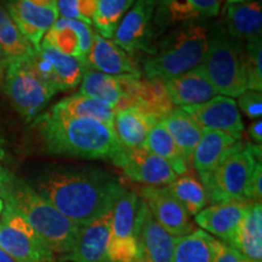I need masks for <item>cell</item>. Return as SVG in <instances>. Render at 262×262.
<instances>
[{
  "label": "cell",
  "instance_id": "484cf974",
  "mask_svg": "<svg viewBox=\"0 0 262 262\" xmlns=\"http://www.w3.org/2000/svg\"><path fill=\"white\" fill-rule=\"evenodd\" d=\"M38 51L51 66L57 91L72 90L80 84L84 73L88 71L85 62L62 54L45 40L41 41Z\"/></svg>",
  "mask_w": 262,
  "mask_h": 262
},
{
  "label": "cell",
  "instance_id": "277c9868",
  "mask_svg": "<svg viewBox=\"0 0 262 262\" xmlns=\"http://www.w3.org/2000/svg\"><path fill=\"white\" fill-rule=\"evenodd\" d=\"M209 45V29L189 24L170 33L143 62L149 79L166 80L193 70L204 60Z\"/></svg>",
  "mask_w": 262,
  "mask_h": 262
},
{
  "label": "cell",
  "instance_id": "8d00e7d4",
  "mask_svg": "<svg viewBox=\"0 0 262 262\" xmlns=\"http://www.w3.org/2000/svg\"><path fill=\"white\" fill-rule=\"evenodd\" d=\"M238 106L250 119H261L262 94L261 91L247 90L238 96Z\"/></svg>",
  "mask_w": 262,
  "mask_h": 262
},
{
  "label": "cell",
  "instance_id": "74e56055",
  "mask_svg": "<svg viewBox=\"0 0 262 262\" xmlns=\"http://www.w3.org/2000/svg\"><path fill=\"white\" fill-rule=\"evenodd\" d=\"M262 196V165L261 162L256 164L253 175L249 180L245 189V202H261Z\"/></svg>",
  "mask_w": 262,
  "mask_h": 262
},
{
  "label": "cell",
  "instance_id": "bcb514c9",
  "mask_svg": "<svg viewBox=\"0 0 262 262\" xmlns=\"http://www.w3.org/2000/svg\"><path fill=\"white\" fill-rule=\"evenodd\" d=\"M0 262H16L10 255L5 253L3 249H0Z\"/></svg>",
  "mask_w": 262,
  "mask_h": 262
},
{
  "label": "cell",
  "instance_id": "d590c367",
  "mask_svg": "<svg viewBox=\"0 0 262 262\" xmlns=\"http://www.w3.org/2000/svg\"><path fill=\"white\" fill-rule=\"evenodd\" d=\"M262 38L245 42L242 60L247 78L248 90H262Z\"/></svg>",
  "mask_w": 262,
  "mask_h": 262
},
{
  "label": "cell",
  "instance_id": "4dcf8cb0",
  "mask_svg": "<svg viewBox=\"0 0 262 262\" xmlns=\"http://www.w3.org/2000/svg\"><path fill=\"white\" fill-rule=\"evenodd\" d=\"M217 239L203 229L175 238L171 262H212Z\"/></svg>",
  "mask_w": 262,
  "mask_h": 262
},
{
  "label": "cell",
  "instance_id": "5bb4252c",
  "mask_svg": "<svg viewBox=\"0 0 262 262\" xmlns=\"http://www.w3.org/2000/svg\"><path fill=\"white\" fill-rule=\"evenodd\" d=\"M113 210L78 229L73 244L60 262H106Z\"/></svg>",
  "mask_w": 262,
  "mask_h": 262
},
{
  "label": "cell",
  "instance_id": "f1b7e54d",
  "mask_svg": "<svg viewBox=\"0 0 262 262\" xmlns=\"http://www.w3.org/2000/svg\"><path fill=\"white\" fill-rule=\"evenodd\" d=\"M55 112L71 118H90L113 127L116 110L110 104L98 101L96 98L75 94L66 97L51 107Z\"/></svg>",
  "mask_w": 262,
  "mask_h": 262
},
{
  "label": "cell",
  "instance_id": "f546056e",
  "mask_svg": "<svg viewBox=\"0 0 262 262\" xmlns=\"http://www.w3.org/2000/svg\"><path fill=\"white\" fill-rule=\"evenodd\" d=\"M79 94L102 101L117 111L123 98L120 75H110L88 70L80 81Z\"/></svg>",
  "mask_w": 262,
  "mask_h": 262
},
{
  "label": "cell",
  "instance_id": "4316f807",
  "mask_svg": "<svg viewBox=\"0 0 262 262\" xmlns=\"http://www.w3.org/2000/svg\"><path fill=\"white\" fill-rule=\"evenodd\" d=\"M162 123L181 150L186 163L191 166L192 156L203 135L202 127L182 108H173L168 116L163 118Z\"/></svg>",
  "mask_w": 262,
  "mask_h": 262
},
{
  "label": "cell",
  "instance_id": "1f68e13d",
  "mask_svg": "<svg viewBox=\"0 0 262 262\" xmlns=\"http://www.w3.org/2000/svg\"><path fill=\"white\" fill-rule=\"evenodd\" d=\"M143 148L169 163L178 176L188 172V164L186 163L181 150L176 146L175 141L170 136L162 120L157 122L155 126L150 129Z\"/></svg>",
  "mask_w": 262,
  "mask_h": 262
},
{
  "label": "cell",
  "instance_id": "ac0fdd59",
  "mask_svg": "<svg viewBox=\"0 0 262 262\" xmlns=\"http://www.w3.org/2000/svg\"><path fill=\"white\" fill-rule=\"evenodd\" d=\"M94 32L89 24L79 19L58 18L44 35L45 40L62 54L85 62L93 44Z\"/></svg>",
  "mask_w": 262,
  "mask_h": 262
},
{
  "label": "cell",
  "instance_id": "d4e9b609",
  "mask_svg": "<svg viewBox=\"0 0 262 262\" xmlns=\"http://www.w3.org/2000/svg\"><path fill=\"white\" fill-rule=\"evenodd\" d=\"M232 248L237 249L249 262H262V205L250 202Z\"/></svg>",
  "mask_w": 262,
  "mask_h": 262
},
{
  "label": "cell",
  "instance_id": "ffe728a7",
  "mask_svg": "<svg viewBox=\"0 0 262 262\" xmlns=\"http://www.w3.org/2000/svg\"><path fill=\"white\" fill-rule=\"evenodd\" d=\"M172 104L181 107L204 103L216 96V90L201 64L193 70L164 80Z\"/></svg>",
  "mask_w": 262,
  "mask_h": 262
},
{
  "label": "cell",
  "instance_id": "3957f363",
  "mask_svg": "<svg viewBox=\"0 0 262 262\" xmlns=\"http://www.w3.org/2000/svg\"><path fill=\"white\" fill-rule=\"evenodd\" d=\"M0 199L37 232L52 253L61 257L70 250L79 227L42 198L29 183L15 176Z\"/></svg>",
  "mask_w": 262,
  "mask_h": 262
},
{
  "label": "cell",
  "instance_id": "f35d334b",
  "mask_svg": "<svg viewBox=\"0 0 262 262\" xmlns=\"http://www.w3.org/2000/svg\"><path fill=\"white\" fill-rule=\"evenodd\" d=\"M212 262H249L237 249L217 241L215 245V253Z\"/></svg>",
  "mask_w": 262,
  "mask_h": 262
},
{
  "label": "cell",
  "instance_id": "44dd1931",
  "mask_svg": "<svg viewBox=\"0 0 262 262\" xmlns=\"http://www.w3.org/2000/svg\"><path fill=\"white\" fill-rule=\"evenodd\" d=\"M239 141L227 134L215 130H203L202 139L192 156V165L199 175L210 173L237 148Z\"/></svg>",
  "mask_w": 262,
  "mask_h": 262
},
{
  "label": "cell",
  "instance_id": "7a4b0ae2",
  "mask_svg": "<svg viewBox=\"0 0 262 262\" xmlns=\"http://www.w3.org/2000/svg\"><path fill=\"white\" fill-rule=\"evenodd\" d=\"M51 155L81 159H112L122 148L113 127L90 118H71L49 110L34 119Z\"/></svg>",
  "mask_w": 262,
  "mask_h": 262
},
{
  "label": "cell",
  "instance_id": "7dc6e473",
  "mask_svg": "<svg viewBox=\"0 0 262 262\" xmlns=\"http://www.w3.org/2000/svg\"><path fill=\"white\" fill-rule=\"evenodd\" d=\"M249 2H256V0H226V5L242 4V3H249Z\"/></svg>",
  "mask_w": 262,
  "mask_h": 262
},
{
  "label": "cell",
  "instance_id": "9a60e30c",
  "mask_svg": "<svg viewBox=\"0 0 262 262\" xmlns=\"http://www.w3.org/2000/svg\"><path fill=\"white\" fill-rule=\"evenodd\" d=\"M136 239L143 262H171L175 237L157 222L142 198L137 210Z\"/></svg>",
  "mask_w": 262,
  "mask_h": 262
},
{
  "label": "cell",
  "instance_id": "7bdbcfd3",
  "mask_svg": "<svg viewBox=\"0 0 262 262\" xmlns=\"http://www.w3.org/2000/svg\"><path fill=\"white\" fill-rule=\"evenodd\" d=\"M249 135L255 142V145H260L262 143V122L261 119L254 120L249 126Z\"/></svg>",
  "mask_w": 262,
  "mask_h": 262
},
{
  "label": "cell",
  "instance_id": "30bf717a",
  "mask_svg": "<svg viewBox=\"0 0 262 262\" xmlns=\"http://www.w3.org/2000/svg\"><path fill=\"white\" fill-rule=\"evenodd\" d=\"M111 160L131 181L145 183L147 186L164 187L178 178L169 163L143 147H122Z\"/></svg>",
  "mask_w": 262,
  "mask_h": 262
},
{
  "label": "cell",
  "instance_id": "7402d4cb",
  "mask_svg": "<svg viewBox=\"0 0 262 262\" xmlns=\"http://www.w3.org/2000/svg\"><path fill=\"white\" fill-rule=\"evenodd\" d=\"M155 117L143 112L139 107L131 106L116 111L113 120V131L124 148L143 147L150 129L155 126Z\"/></svg>",
  "mask_w": 262,
  "mask_h": 262
},
{
  "label": "cell",
  "instance_id": "cb8c5ba5",
  "mask_svg": "<svg viewBox=\"0 0 262 262\" xmlns=\"http://www.w3.org/2000/svg\"><path fill=\"white\" fill-rule=\"evenodd\" d=\"M156 16H163L166 25L185 24L193 19L219 15L221 0H155Z\"/></svg>",
  "mask_w": 262,
  "mask_h": 262
},
{
  "label": "cell",
  "instance_id": "e0dca14e",
  "mask_svg": "<svg viewBox=\"0 0 262 262\" xmlns=\"http://www.w3.org/2000/svg\"><path fill=\"white\" fill-rule=\"evenodd\" d=\"M8 12L34 50H38L44 35L60 16L57 6H37L27 0L10 2Z\"/></svg>",
  "mask_w": 262,
  "mask_h": 262
},
{
  "label": "cell",
  "instance_id": "6da1fadb",
  "mask_svg": "<svg viewBox=\"0 0 262 262\" xmlns=\"http://www.w3.org/2000/svg\"><path fill=\"white\" fill-rule=\"evenodd\" d=\"M31 186L78 227L113 210L125 191L112 173L78 166H50L39 172Z\"/></svg>",
  "mask_w": 262,
  "mask_h": 262
},
{
  "label": "cell",
  "instance_id": "836d02e7",
  "mask_svg": "<svg viewBox=\"0 0 262 262\" xmlns=\"http://www.w3.org/2000/svg\"><path fill=\"white\" fill-rule=\"evenodd\" d=\"M135 0H97L93 24L101 37L113 38L122 18L129 11Z\"/></svg>",
  "mask_w": 262,
  "mask_h": 262
},
{
  "label": "cell",
  "instance_id": "f6af8a7d",
  "mask_svg": "<svg viewBox=\"0 0 262 262\" xmlns=\"http://www.w3.org/2000/svg\"><path fill=\"white\" fill-rule=\"evenodd\" d=\"M37 6H57V0H27Z\"/></svg>",
  "mask_w": 262,
  "mask_h": 262
},
{
  "label": "cell",
  "instance_id": "ee69618b",
  "mask_svg": "<svg viewBox=\"0 0 262 262\" xmlns=\"http://www.w3.org/2000/svg\"><path fill=\"white\" fill-rule=\"evenodd\" d=\"M8 64H9V60L6 58V56L4 55V52H3L2 49H0V88L4 85L6 68H8Z\"/></svg>",
  "mask_w": 262,
  "mask_h": 262
},
{
  "label": "cell",
  "instance_id": "ab89813d",
  "mask_svg": "<svg viewBox=\"0 0 262 262\" xmlns=\"http://www.w3.org/2000/svg\"><path fill=\"white\" fill-rule=\"evenodd\" d=\"M6 152L4 147V139L0 134V196L6 191L10 183L15 179V173L6 166Z\"/></svg>",
  "mask_w": 262,
  "mask_h": 262
},
{
  "label": "cell",
  "instance_id": "9c48e42d",
  "mask_svg": "<svg viewBox=\"0 0 262 262\" xmlns=\"http://www.w3.org/2000/svg\"><path fill=\"white\" fill-rule=\"evenodd\" d=\"M139 201L136 193L125 189L114 204L106 262H143L136 239Z\"/></svg>",
  "mask_w": 262,
  "mask_h": 262
},
{
  "label": "cell",
  "instance_id": "c3c4849f",
  "mask_svg": "<svg viewBox=\"0 0 262 262\" xmlns=\"http://www.w3.org/2000/svg\"><path fill=\"white\" fill-rule=\"evenodd\" d=\"M3 210H4V202H3L2 199H0V215H2Z\"/></svg>",
  "mask_w": 262,
  "mask_h": 262
},
{
  "label": "cell",
  "instance_id": "b9f144b4",
  "mask_svg": "<svg viewBox=\"0 0 262 262\" xmlns=\"http://www.w3.org/2000/svg\"><path fill=\"white\" fill-rule=\"evenodd\" d=\"M97 8V0H79V14L81 21L86 24H93V17Z\"/></svg>",
  "mask_w": 262,
  "mask_h": 262
},
{
  "label": "cell",
  "instance_id": "603a6c76",
  "mask_svg": "<svg viewBox=\"0 0 262 262\" xmlns=\"http://www.w3.org/2000/svg\"><path fill=\"white\" fill-rule=\"evenodd\" d=\"M226 32L235 41L260 39L262 32V8L260 2L229 4L225 9Z\"/></svg>",
  "mask_w": 262,
  "mask_h": 262
},
{
  "label": "cell",
  "instance_id": "4fadbf2b",
  "mask_svg": "<svg viewBox=\"0 0 262 262\" xmlns=\"http://www.w3.org/2000/svg\"><path fill=\"white\" fill-rule=\"evenodd\" d=\"M203 130L227 134L239 141L244 133V124L237 102L231 97L215 96L204 103L182 107Z\"/></svg>",
  "mask_w": 262,
  "mask_h": 262
},
{
  "label": "cell",
  "instance_id": "d6986e66",
  "mask_svg": "<svg viewBox=\"0 0 262 262\" xmlns=\"http://www.w3.org/2000/svg\"><path fill=\"white\" fill-rule=\"evenodd\" d=\"M88 70L110 75H141L137 64L116 42L94 33L93 44L86 57Z\"/></svg>",
  "mask_w": 262,
  "mask_h": 262
},
{
  "label": "cell",
  "instance_id": "60d3db41",
  "mask_svg": "<svg viewBox=\"0 0 262 262\" xmlns=\"http://www.w3.org/2000/svg\"><path fill=\"white\" fill-rule=\"evenodd\" d=\"M78 6H79V0H57L58 15H61L63 18L81 21Z\"/></svg>",
  "mask_w": 262,
  "mask_h": 262
},
{
  "label": "cell",
  "instance_id": "e575fe53",
  "mask_svg": "<svg viewBox=\"0 0 262 262\" xmlns=\"http://www.w3.org/2000/svg\"><path fill=\"white\" fill-rule=\"evenodd\" d=\"M0 49L9 62L25 58L32 54L33 47L16 27L9 12L0 5Z\"/></svg>",
  "mask_w": 262,
  "mask_h": 262
},
{
  "label": "cell",
  "instance_id": "d6a6232c",
  "mask_svg": "<svg viewBox=\"0 0 262 262\" xmlns=\"http://www.w3.org/2000/svg\"><path fill=\"white\" fill-rule=\"evenodd\" d=\"M165 187L181 203L189 215L195 216L209 203L204 186L189 171L178 176Z\"/></svg>",
  "mask_w": 262,
  "mask_h": 262
},
{
  "label": "cell",
  "instance_id": "8992f818",
  "mask_svg": "<svg viewBox=\"0 0 262 262\" xmlns=\"http://www.w3.org/2000/svg\"><path fill=\"white\" fill-rule=\"evenodd\" d=\"M201 67L217 94L232 98L248 90L242 50L225 28H217L209 35L208 50Z\"/></svg>",
  "mask_w": 262,
  "mask_h": 262
},
{
  "label": "cell",
  "instance_id": "2e32d148",
  "mask_svg": "<svg viewBox=\"0 0 262 262\" xmlns=\"http://www.w3.org/2000/svg\"><path fill=\"white\" fill-rule=\"evenodd\" d=\"M250 202H227L205 206L194 216L195 224L231 247Z\"/></svg>",
  "mask_w": 262,
  "mask_h": 262
},
{
  "label": "cell",
  "instance_id": "83f0119b",
  "mask_svg": "<svg viewBox=\"0 0 262 262\" xmlns=\"http://www.w3.org/2000/svg\"><path fill=\"white\" fill-rule=\"evenodd\" d=\"M143 112L162 120L173 110V104L162 79L137 78L133 95V104Z\"/></svg>",
  "mask_w": 262,
  "mask_h": 262
},
{
  "label": "cell",
  "instance_id": "5b68a950",
  "mask_svg": "<svg viewBox=\"0 0 262 262\" xmlns=\"http://www.w3.org/2000/svg\"><path fill=\"white\" fill-rule=\"evenodd\" d=\"M261 162V146L239 141L237 148L217 169L199 175L208 201L211 204L227 202H245L248 182L257 163Z\"/></svg>",
  "mask_w": 262,
  "mask_h": 262
},
{
  "label": "cell",
  "instance_id": "8fae6325",
  "mask_svg": "<svg viewBox=\"0 0 262 262\" xmlns=\"http://www.w3.org/2000/svg\"><path fill=\"white\" fill-rule=\"evenodd\" d=\"M155 0H136L122 18L113 39L127 54L147 51L152 54L150 41L155 35Z\"/></svg>",
  "mask_w": 262,
  "mask_h": 262
},
{
  "label": "cell",
  "instance_id": "7c38bea8",
  "mask_svg": "<svg viewBox=\"0 0 262 262\" xmlns=\"http://www.w3.org/2000/svg\"><path fill=\"white\" fill-rule=\"evenodd\" d=\"M141 196L157 222L172 237H183L196 229L191 215L165 186H145L141 188Z\"/></svg>",
  "mask_w": 262,
  "mask_h": 262
},
{
  "label": "cell",
  "instance_id": "52a82bcc",
  "mask_svg": "<svg viewBox=\"0 0 262 262\" xmlns=\"http://www.w3.org/2000/svg\"><path fill=\"white\" fill-rule=\"evenodd\" d=\"M27 57L9 62L3 86L19 116L32 122L56 93L34 73Z\"/></svg>",
  "mask_w": 262,
  "mask_h": 262
},
{
  "label": "cell",
  "instance_id": "ba28073f",
  "mask_svg": "<svg viewBox=\"0 0 262 262\" xmlns=\"http://www.w3.org/2000/svg\"><path fill=\"white\" fill-rule=\"evenodd\" d=\"M0 216V249L16 262H55V254L21 216L6 205Z\"/></svg>",
  "mask_w": 262,
  "mask_h": 262
}]
</instances>
